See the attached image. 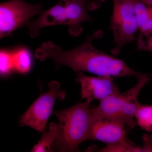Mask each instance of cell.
Returning <instances> with one entry per match:
<instances>
[{
  "label": "cell",
  "instance_id": "obj_1",
  "mask_svg": "<svg viewBox=\"0 0 152 152\" xmlns=\"http://www.w3.org/2000/svg\"><path fill=\"white\" fill-rule=\"evenodd\" d=\"M104 33L98 30L88 36L76 48L65 50L52 41L45 42L36 49V58L42 61L50 59L57 69L62 66L77 72H86L99 76L138 77L143 73L133 69L123 60L95 48L94 40L101 39Z\"/></svg>",
  "mask_w": 152,
  "mask_h": 152
},
{
  "label": "cell",
  "instance_id": "obj_2",
  "mask_svg": "<svg viewBox=\"0 0 152 152\" xmlns=\"http://www.w3.org/2000/svg\"><path fill=\"white\" fill-rule=\"evenodd\" d=\"M91 102L87 100L65 110L53 112L58 121L59 131L52 149L60 152L77 151L80 144L90 140L96 121L90 108Z\"/></svg>",
  "mask_w": 152,
  "mask_h": 152
},
{
  "label": "cell",
  "instance_id": "obj_3",
  "mask_svg": "<svg viewBox=\"0 0 152 152\" xmlns=\"http://www.w3.org/2000/svg\"><path fill=\"white\" fill-rule=\"evenodd\" d=\"M86 0L61 1L58 4L41 13L39 18L29 22L26 26L30 36H39L42 28L51 26L65 25L69 27L70 34L78 37L83 32L82 24L85 22H92L89 15Z\"/></svg>",
  "mask_w": 152,
  "mask_h": 152
},
{
  "label": "cell",
  "instance_id": "obj_4",
  "mask_svg": "<svg viewBox=\"0 0 152 152\" xmlns=\"http://www.w3.org/2000/svg\"><path fill=\"white\" fill-rule=\"evenodd\" d=\"M137 78V83L130 89L123 94L111 95L91 109L96 121L102 118L116 119L124 122L130 129L134 127V118L140 104L138 97L144 86L151 80L145 74Z\"/></svg>",
  "mask_w": 152,
  "mask_h": 152
},
{
  "label": "cell",
  "instance_id": "obj_5",
  "mask_svg": "<svg viewBox=\"0 0 152 152\" xmlns=\"http://www.w3.org/2000/svg\"><path fill=\"white\" fill-rule=\"evenodd\" d=\"M110 29L113 35L115 45L111 53L116 56L123 47L136 39L138 27L133 0H113Z\"/></svg>",
  "mask_w": 152,
  "mask_h": 152
},
{
  "label": "cell",
  "instance_id": "obj_6",
  "mask_svg": "<svg viewBox=\"0 0 152 152\" xmlns=\"http://www.w3.org/2000/svg\"><path fill=\"white\" fill-rule=\"evenodd\" d=\"M48 87V90L41 94L27 110L19 118L20 126H29L40 133L45 132L55 102L57 100H64L66 96L65 92L62 90L58 82H50Z\"/></svg>",
  "mask_w": 152,
  "mask_h": 152
},
{
  "label": "cell",
  "instance_id": "obj_7",
  "mask_svg": "<svg viewBox=\"0 0 152 152\" xmlns=\"http://www.w3.org/2000/svg\"><path fill=\"white\" fill-rule=\"evenodd\" d=\"M41 4H31L21 0H10L0 4V38L10 35L27 24L30 19L42 10Z\"/></svg>",
  "mask_w": 152,
  "mask_h": 152
},
{
  "label": "cell",
  "instance_id": "obj_8",
  "mask_svg": "<svg viewBox=\"0 0 152 152\" xmlns=\"http://www.w3.org/2000/svg\"><path fill=\"white\" fill-rule=\"evenodd\" d=\"M77 75L76 80L80 85L82 97L87 100L101 101L111 95L120 93L113 77H89L80 72H77Z\"/></svg>",
  "mask_w": 152,
  "mask_h": 152
},
{
  "label": "cell",
  "instance_id": "obj_9",
  "mask_svg": "<svg viewBox=\"0 0 152 152\" xmlns=\"http://www.w3.org/2000/svg\"><path fill=\"white\" fill-rule=\"evenodd\" d=\"M126 126L124 122L119 120L99 119L94 124L90 140L103 142L107 146L124 142L128 140Z\"/></svg>",
  "mask_w": 152,
  "mask_h": 152
},
{
  "label": "cell",
  "instance_id": "obj_10",
  "mask_svg": "<svg viewBox=\"0 0 152 152\" xmlns=\"http://www.w3.org/2000/svg\"><path fill=\"white\" fill-rule=\"evenodd\" d=\"M134 1L140 34L146 35L152 31V5L140 1Z\"/></svg>",
  "mask_w": 152,
  "mask_h": 152
},
{
  "label": "cell",
  "instance_id": "obj_11",
  "mask_svg": "<svg viewBox=\"0 0 152 152\" xmlns=\"http://www.w3.org/2000/svg\"><path fill=\"white\" fill-rule=\"evenodd\" d=\"M58 124L51 123L50 125L49 130L44 133L39 142L33 148V152H53L52 149L55 140L58 134Z\"/></svg>",
  "mask_w": 152,
  "mask_h": 152
},
{
  "label": "cell",
  "instance_id": "obj_12",
  "mask_svg": "<svg viewBox=\"0 0 152 152\" xmlns=\"http://www.w3.org/2000/svg\"><path fill=\"white\" fill-rule=\"evenodd\" d=\"M15 70L19 73L26 74L30 70L32 64L31 55L27 49L19 48L13 51Z\"/></svg>",
  "mask_w": 152,
  "mask_h": 152
},
{
  "label": "cell",
  "instance_id": "obj_13",
  "mask_svg": "<svg viewBox=\"0 0 152 152\" xmlns=\"http://www.w3.org/2000/svg\"><path fill=\"white\" fill-rule=\"evenodd\" d=\"M135 118L138 124L143 129L151 133L152 137V105L140 104Z\"/></svg>",
  "mask_w": 152,
  "mask_h": 152
},
{
  "label": "cell",
  "instance_id": "obj_14",
  "mask_svg": "<svg viewBox=\"0 0 152 152\" xmlns=\"http://www.w3.org/2000/svg\"><path fill=\"white\" fill-rule=\"evenodd\" d=\"M0 72L1 76L9 75L15 70L13 58V51L1 50L0 53Z\"/></svg>",
  "mask_w": 152,
  "mask_h": 152
},
{
  "label": "cell",
  "instance_id": "obj_15",
  "mask_svg": "<svg viewBox=\"0 0 152 152\" xmlns=\"http://www.w3.org/2000/svg\"><path fill=\"white\" fill-rule=\"evenodd\" d=\"M138 50L152 53V31L146 35L139 34L137 39Z\"/></svg>",
  "mask_w": 152,
  "mask_h": 152
},
{
  "label": "cell",
  "instance_id": "obj_16",
  "mask_svg": "<svg viewBox=\"0 0 152 152\" xmlns=\"http://www.w3.org/2000/svg\"><path fill=\"white\" fill-rule=\"evenodd\" d=\"M88 10H94L100 7L101 2L99 0H86Z\"/></svg>",
  "mask_w": 152,
  "mask_h": 152
},
{
  "label": "cell",
  "instance_id": "obj_17",
  "mask_svg": "<svg viewBox=\"0 0 152 152\" xmlns=\"http://www.w3.org/2000/svg\"><path fill=\"white\" fill-rule=\"evenodd\" d=\"M133 1H140L148 4L152 5V0H133Z\"/></svg>",
  "mask_w": 152,
  "mask_h": 152
},
{
  "label": "cell",
  "instance_id": "obj_18",
  "mask_svg": "<svg viewBox=\"0 0 152 152\" xmlns=\"http://www.w3.org/2000/svg\"><path fill=\"white\" fill-rule=\"evenodd\" d=\"M61 1H69V0H61Z\"/></svg>",
  "mask_w": 152,
  "mask_h": 152
},
{
  "label": "cell",
  "instance_id": "obj_19",
  "mask_svg": "<svg viewBox=\"0 0 152 152\" xmlns=\"http://www.w3.org/2000/svg\"><path fill=\"white\" fill-rule=\"evenodd\" d=\"M101 2H102L103 1H105V0H99Z\"/></svg>",
  "mask_w": 152,
  "mask_h": 152
}]
</instances>
